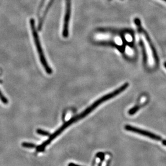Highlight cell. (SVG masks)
Wrapping results in <instances>:
<instances>
[{"mask_svg": "<svg viewBox=\"0 0 166 166\" xmlns=\"http://www.w3.org/2000/svg\"><path fill=\"white\" fill-rule=\"evenodd\" d=\"M129 86V84L127 83H126L124 84L121 86L119 88L116 89V90L112 92L111 93H108L105 96H102V97L99 98V99L96 101L95 102H93V104L90 106L89 107H87V109H85L84 111L82 112V113L78 115L77 116L74 117L73 118L71 119L70 120L65 123L63 125L61 126V127L57 130L55 133L52 134L50 136L49 139H48L47 141L44 142V143H42L40 146H38L37 148V150L38 152H43V150H45V148L46 147L50 144V142L53 141V139H55L56 137H57L61 133L63 132L65 128L68 127V126L71 125L72 124L75 123L78 120H79L82 119L84 118V117L87 116L89 113H90L91 112L93 111L94 109H96L98 106L101 105L102 102H105L107 100H109L111 98H114L116 96H118L119 94L122 93L123 92L125 91L126 89Z\"/></svg>", "mask_w": 166, "mask_h": 166, "instance_id": "obj_1", "label": "cell"}, {"mask_svg": "<svg viewBox=\"0 0 166 166\" xmlns=\"http://www.w3.org/2000/svg\"><path fill=\"white\" fill-rule=\"evenodd\" d=\"M30 28L31 29V32H32L34 41L35 45L36 46L41 63L46 71V72L49 75H51V73H53V70L46 61L45 55L44 53L43 50L42 49V47L41 46V42L39 39L38 33L37 31L36 27L35 25V22L33 18L30 20Z\"/></svg>", "mask_w": 166, "mask_h": 166, "instance_id": "obj_2", "label": "cell"}, {"mask_svg": "<svg viewBox=\"0 0 166 166\" xmlns=\"http://www.w3.org/2000/svg\"><path fill=\"white\" fill-rule=\"evenodd\" d=\"M134 21L135 25H137V29L138 32L140 33V34L143 37V39L147 43L146 44L148 45V48L151 51L153 58L154 60L155 63L156 64V65H157L159 63V58H158L157 51L155 49L154 46L153 44L152 41L150 39L149 36L148 35V34L146 30L144 29L142 27L141 21L139 18H135Z\"/></svg>", "mask_w": 166, "mask_h": 166, "instance_id": "obj_3", "label": "cell"}, {"mask_svg": "<svg viewBox=\"0 0 166 166\" xmlns=\"http://www.w3.org/2000/svg\"><path fill=\"white\" fill-rule=\"evenodd\" d=\"M125 129L127 131L133 132V133H135L137 134H140L141 135H143L144 137H148L150 139L155 140V141H160L161 140V137H160L159 135H157L156 134H154L153 133L150 132H148L145 130H141L138 128L133 127L131 125H126L125 126Z\"/></svg>", "mask_w": 166, "mask_h": 166, "instance_id": "obj_4", "label": "cell"}, {"mask_svg": "<svg viewBox=\"0 0 166 166\" xmlns=\"http://www.w3.org/2000/svg\"><path fill=\"white\" fill-rule=\"evenodd\" d=\"M71 16V0H66V9L64 16V24L63 28V36L67 38L68 36V25L70 20Z\"/></svg>", "mask_w": 166, "mask_h": 166, "instance_id": "obj_5", "label": "cell"}, {"mask_svg": "<svg viewBox=\"0 0 166 166\" xmlns=\"http://www.w3.org/2000/svg\"><path fill=\"white\" fill-rule=\"evenodd\" d=\"M140 107H141V106H139V105H136V106H135L134 107H133L132 109H131L129 110L128 114H129L130 115H131V116L133 115L134 114L136 113L137 112L139 111L140 109Z\"/></svg>", "mask_w": 166, "mask_h": 166, "instance_id": "obj_6", "label": "cell"}, {"mask_svg": "<svg viewBox=\"0 0 166 166\" xmlns=\"http://www.w3.org/2000/svg\"><path fill=\"white\" fill-rule=\"evenodd\" d=\"M22 145L23 147L27 148H35V145L34 143H29V142H23Z\"/></svg>", "mask_w": 166, "mask_h": 166, "instance_id": "obj_7", "label": "cell"}, {"mask_svg": "<svg viewBox=\"0 0 166 166\" xmlns=\"http://www.w3.org/2000/svg\"><path fill=\"white\" fill-rule=\"evenodd\" d=\"M37 133L39 135H43V136H49L50 135V133L47 131H44V130H41V129H38L37 130Z\"/></svg>", "mask_w": 166, "mask_h": 166, "instance_id": "obj_8", "label": "cell"}, {"mask_svg": "<svg viewBox=\"0 0 166 166\" xmlns=\"http://www.w3.org/2000/svg\"><path fill=\"white\" fill-rule=\"evenodd\" d=\"M102 160V158L97 155L96 159L94 160V165L93 166H100V161Z\"/></svg>", "mask_w": 166, "mask_h": 166, "instance_id": "obj_9", "label": "cell"}, {"mask_svg": "<svg viewBox=\"0 0 166 166\" xmlns=\"http://www.w3.org/2000/svg\"><path fill=\"white\" fill-rule=\"evenodd\" d=\"M0 99L5 104H7L8 102V101L7 100V98L5 97V96H3L2 93L0 91Z\"/></svg>", "mask_w": 166, "mask_h": 166, "instance_id": "obj_10", "label": "cell"}, {"mask_svg": "<svg viewBox=\"0 0 166 166\" xmlns=\"http://www.w3.org/2000/svg\"><path fill=\"white\" fill-rule=\"evenodd\" d=\"M109 156H107V160H105V162L103 163V164L101 165V166H107V163H108V162H109Z\"/></svg>", "mask_w": 166, "mask_h": 166, "instance_id": "obj_11", "label": "cell"}, {"mask_svg": "<svg viewBox=\"0 0 166 166\" xmlns=\"http://www.w3.org/2000/svg\"><path fill=\"white\" fill-rule=\"evenodd\" d=\"M68 166H79V165H77V164H73V163H70V164H68Z\"/></svg>", "mask_w": 166, "mask_h": 166, "instance_id": "obj_12", "label": "cell"}, {"mask_svg": "<svg viewBox=\"0 0 166 166\" xmlns=\"http://www.w3.org/2000/svg\"><path fill=\"white\" fill-rule=\"evenodd\" d=\"M163 144H164V146H166V140H164V141H163Z\"/></svg>", "mask_w": 166, "mask_h": 166, "instance_id": "obj_13", "label": "cell"}, {"mask_svg": "<svg viewBox=\"0 0 166 166\" xmlns=\"http://www.w3.org/2000/svg\"><path fill=\"white\" fill-rule=\"evenodd\" d=\"M164 67H165V68H166V62H165V63H164Z\"/></svg>", "mask_w": 166, "mask_h": 166, "instance_id": "obj_14", "label": "cell"}, {"mask_svg": "<svg viewBox=\"0 0 166 166\" xmlns=\"http://www.w3.org/2000/svg\"><path fill=\"white\" fill-rule=\"evenodd\" d=\"M163 1H165V2H166V0H163Z\"/></svg>", "mask_w": 166, "mask_h": 166, "instance_id": "obj_15", "label": "cell"}]
</instances>
